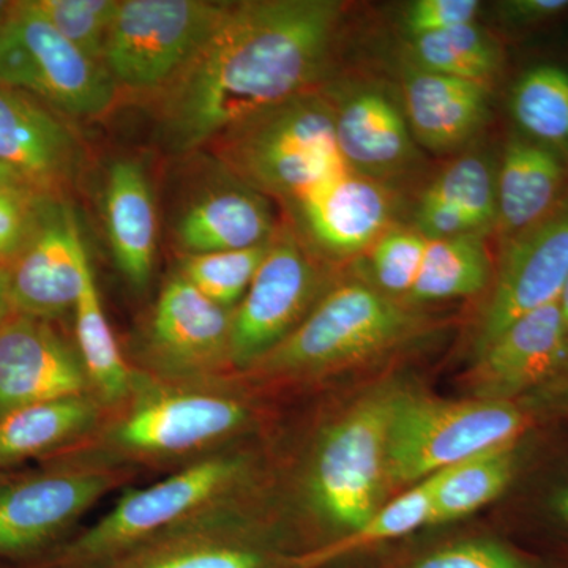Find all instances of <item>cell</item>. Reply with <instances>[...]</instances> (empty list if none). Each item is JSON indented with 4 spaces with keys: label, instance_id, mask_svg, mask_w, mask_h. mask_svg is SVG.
I'll use <instances>...</instances> for the list:
<instances>
[{
    "label": "cell",
    "instance_id": "d590c367",
    "mask_svg": "<svg viewBox=\"0 0 568 568\" xmlns=\"http://www.w3.org/2000/svg\"><path fill=\"white\" fill-rule=\"evenodd\" d=\"M480 10L477 0H417L407 7L405 29L409 39L474 24Z\"/></svg>",
    "mask_w": 568,
    "mask_h": 568
},
{
    "label": "cell",
    "instance_id": "4dcf8cb0",
    "mask_svg": "<svg viewBox=\"0 0 568 568\" xmlns=\"http://www.w3.org/2000/svg\"><path fill=\"white\" fill-rule=\"evenodd\" d=\"M422 196L457 209L480 234L495 227L496 173L485 156L470 153L454 160L429 183Z\"/></svg>",
    "mask_w": 568,
    "mask_h": 568
},
{
    "label": "cell",
    "instance_id": "7c38bea8",
    "mask_svg": "<svg viewBox=\"0 0 568 568\" xmlns=\"http://www.w3.org/2000/svg\"><path fill=\"white\" fill-rule=\"evenodd\" d=\"M568 278V194L545 219L504 242L480 317L476 355L518 321L559 301Z\"/></svg>",
    "mask_w": 568,
    "mask_h": 568
},
{
    "label": "cell",
    "instance_id": "f35d334b",
    "mask_svg": "<svg viewBox=\"0 0 568 568\" xmlns=\"http://www.w3.org/2000/svg\"><path fill=\"white\" fill-rule=\"evenodd\" d=\"M13 313L10 301V267L0 265V323Z\"/></svg>",
    "mask_w": 568,
    "mask_h": 568
},
{
    "label": "cell",
    "instance_id": "e575fe53",
    "mask_svg": "<svg viewBox=\"0 0 568 568\" xmlns=\"http://www.w3.org/2000/svg\"><path fill=\"white\" fill-rule=\"evenodd\" d=\"M51 197L32 186L0 192V265L10 267L28 246Z\"/></svg>",
    "mask_w": 568,
    "mask_h": 568
},
{
    "label": "cell",
    "instance_id": "ffe728a7",
    "mask_svg": "<svg viewBox=\"0 0 568 568\" xmlns=\"http://www.w3.org/2000/svg\"><path fill=\"white\" fill-rule=\"evenodd\" d=\"M405 118L433 152H452L476 136L488 114V88L407 65Z\"/></svg>",
    "mask_w": 568,
    "mask_h": 568
},
{
    "label": "cell",
    "instance_id": "2e32d148",
    "mask_svg": "<svg viewBox=\"0 0 568 568\" xmlns=\"http://www.w3.org/2000/svg\"><path fill=\"white\" fill-rule=\"evenodd\" d=\"M85 394L93 392L80 353L50 321L11 313L0 323V418Z\"/></svg>",
    "mask_w": 568,
    "mask_h": 568
},
{
    "label": "cell",
    "instance_id": "30bf717a",
    "mask_svg": "<svg viewBox=\"0 0 568 568\" xmlns=\"http://www.w3.org/2000/svg\"><path fill=\"white\" fill-rule=\"evenodd\" d=\"M31 476L0 481V559H22L58 548L73 526L134 474L69 459Z\"/></svg>",
    "mask_w": 568,
    "mask_h": 568
},
{
    "label": "cell",
    "instance_id": "74e56055",
    "mask_svg": "<svg viewBox=\"0 0 568 568\" xmlns=\"http://www.w3.org/2000/svg\"><path fill=\"white\" fill-rule=\"evenodd\" d=\"M499 9L507 21L529 26L559 17L568 10V0H508Z\"/></svg>",
    "mask_w": 568,
    "mask_h": 568
},
{
    "label": "cell",
    "instance_id": "d6986e66",
    "mask_svg": "<svg viewBox=\"0 0 568 568\" xmlns=\"http://www.w3.org/2000/svg\"><path fill=\"white\" fill-rule=\"evenodd\" d=\"M331 100L336 142L346 162L373 181L402 178L416 162L405 114L379 89L365 88Z\"/></svg>",
    "mask_w": 568,
    "mask_h": 568
},
{
    "label": "cell",
    "instance_id": "7402d4cb",
    "mask_svg": "<svg viewBox=\"0 0 568 568\" xmlns=\"http://www.w3.org/2000/svg\"><path fill=\"white\" fill-rule=\"evenodd\" d=\"M104 222L119 271L136 290L148 286L155 264V201L144 168L134 160H118L108 171Z\"/></svg>",
    "mask_w": 568,
    "mask_h": 568
},
{
    "label": "cell",
    "instance_id": "836d02e7",
    "mask_svg": "<svg viewBox=\"0 0 568 568\" xmlns=\"http://www.w3.org/2000/svg\"><path fill=\"white\" fill-rule=\"evenodd\" d=\"M426 239L416 227H388L368 248L375 286L388 297H407L424 263Z\"/></svg>",
    "mask_w": 568,
    "mask_h": 568
},
{
    "label": "cell",
    "instance_id": "cb8c5ba5",
    "mask_svg": "<svg viewBox=\"0 0 568 568\" xmlns=\"http://www.w3.org/2000/svg\"><path fill=\"white\" fill-rule=\"evenodd\" d=\"M108 407L93 394L65 396L0 418V467L31 458H55L102 425Z\"/></svg>",
    "mask_w": 568,
    "mask_h": 568
},
{
    "label": "cell",
    "instance_id": "277c9868",
    "mask_svg": "<svg viewBox=\"0 0 568 568\" xmlns=\"http://www.w3.org/2000/svg\"><path fill=\"white\" fill-rule=\"evenodd\" d=\"M252 459L231 447L179 467L145 488L123 493L91 528L70 537L40 568H91L179 523L245 493Z\"/></svg>",
    "mask_w": 568,
    "mask_h": 568
},
{
    "label": "cell",
    "instance_id": "8992f818",
    "mask_svg": "<svg viewBox=\"0 0 568 568\" xmlns=\"http://www.w3.org/2000/svg\"><path fill=\"white\" fill-rule=\"evenodd\" d=\"M526 426L511 402H447L399 392L388 429L387 484L422 481L485 452L515 446Z\"/></svg>",
    "mask_w": 568,
    "mask_h": 568
},
{
    "label": "cell",
    "instance_id": "52a82bcc",
    "mask_svg": "<svg viewBox=\"0 0 568 568\" xmlns=\"http://www.w3.org/2000/svg\"><path fill=\"white\" fill-rule=\"evenodd\" d=\"M398 388L381 387L325 428L306 467L304 488L317 517L351 532L379 508L387 485L388 429Z\"/></svg>",
    "mask_w": 568,
    "mask_h": 568
},
{
    "label": "cell",
    "instance_id": "ac0fdd59",
    "mask_svg": "<svg viewBox=\"0 0 568 568\" xmlns=\"http://www.w3.org/2000/svg\"><path fill=\"white\" fill-rule=\"evenodd\" d=\"M568 357V332L558 302L541 306L508 325L491 345L476 355L473 386L476 398L510 402L536 386Z\"/></svg>",
    "mask_w": 568,
    "mask_h": 568
},
{
    "label": "cell",
    "instance_id": "7bdbcfd3",
    "mask_svg": "<svg viewBox=\"0 0 568 568\" xmlns=\"http://www.w3.org/2000/svg\"><path fill=\"white\" fill-rule=\"evenodd\" d=\"M559 511L560 515H562L564 519H566V521L568 523V489L566 493H564L562 496H560Z\"/></svg>",
    "mask_w": 568,
    "mask_h": 568
},
{
    "label": "cell",
    "instance_id": "b9f144b4",
    "mask_svg": "<svg viewBox=\"0 0 568 568\" xmlns=\"http://www.w3.org/2000/svg\"><path fill=\"white\" fill-rule=\"evenodd\" d=\"M11 7H13V2H7V0H0V26L3 24V21L9 18Z\"/></svg>",
    "mask_w": 568,
    "mask_h": 568
},
{
    "label": "cell",
    "instance_id": "1f68e13d",
    "mask_svg": "<svg viewBox=\"0 0 568 568\" xmlns=\"http://www.w3.org/2000/svg\"><path fill=\"white\" fill-rule=\"evenodd\" d=\"M268 244L257 248L185 256L179 274L216 305L234 310L248 291Z\"/></svg>",
    "mask_w": 568,
    "mask_h": 568
},
{
    "label": "cell",
    "instance_id": "7a4b0ae2",
    "mask_svg": "<svg viewBox=\"0 0 568 568\" xmlns=\"http://www.w3.org/2000/svg\"><path fill=\"white\" fill-rule=\"evenodd\" d=\"M253 410L223 381L171 383L138 372L132 394L80 446L55 458L129 470L182 467L230 447ZM54 459V458H51Z\"/></svg>",
    "mask_w": 568,
    "mask_h": 568
},
{
    "label": "cell",
    "instance_id": "9c48e42d",
    "mask_svg": "<svg viewBox=\"0 0 568 568\" xmlns=\"http://www.w3.org/2000/svg\"><path fill=\"white\" fill-rule=\"evenodd\" d=\"M0 84L78 118L103 114L118 92L103 63L63 39L29 0L13 2L0 26Z\"/></svg>",
    "mask_w": 568,
    "mask_h": 568
},
{
    "label": "cell",
    "instance_id": "4316f807",
    "mask_svg": "<svg viewBox=\"0 0 568 568\" xmlns=\"http://www.w3.org/2000/svg\"><path fill=\"white\" fill-rule=\"evenodd\" d=\"M517 470L515 446L485 452L433 474L432 526L474 514L506 491Z\"/></svg>",
    "mask_w": 568,
    "mask_h": 568
},
{
    "label": "cell",
    "instance_id": "8d00e7d4",
    "mask_svg": "<svg viewBox=\"0 0 568 568\" xmlns=\"http://www.w3.org/2000/svg\"><path fill=\"white\" fill-rule=\"evenodd\" d=\"M414 568H532L510 549L493 541H469L440 549Z\"/></svg>",
    "mask_w": 568,
    "mask_h": 568
},
{
    "label": "cell",
    "instance_id": "44dd1931",
    "mask_svg": "<svg viewBox=\"0 0 568 568\" xmlns=\"http://www.w3.org/2000/svg\"><path fill=\"white\" fill-rule=\"evenodd\" d=\"M276 233L274 212L264 194L239 182L220 186L186 207L175 226L185 256L257 248Z\"/></svg>",
    "mask_w": 568,
    "mask_h": 568
},
{
    "label": "cell",
    "instance_id": "83f0119b",
    "mask_svg": "<svg viewBox=\"0 0 568 568\" xmlns=\"http://www.w3.org/2000/svg\"><path fill=\"white\" fill-rule=\"evenodd\" d=\"M406 55L407 65L485 88L500 67L499 47L476 22L409 39Z\"/></svg>",
    "mask_w": 568,
    "mask_h": 568
},
{
    "label": "cell",
    "instance_id": "60d3db41",
    "mask_svg": "<svg viewBox=\"0 0 568 568\" xmlns=\"http://www.w3.org/2000/svg\"><path fill=\"white\" fill-rule=\"evenodd\" d=\"M558 304L560 308V315H562L564 324H566L568 332V278L566 286H564L562 293L559 295Z\"/></svg>",
    "mask_w": 568,
    "mask_h": 568
},
{
    "label": "cell",
    "instance_id": "5bb4252c",
    "mask_svg": "<svg viewBox=\"0 0 568 568\" xmlns=\"http://www.w3.org/2000/svg\"><path fill=\"white\" fill-rule=\"evenodd\" d=\"M244 493L163 530L91 568H297L250 534Z\"/></svg>",
    "mask_w": 568,
    "mask_h": 568
},
{
    "label": "cell",
    "instance_id": "8fae6325",
    "mask_svg": "<svg viewBox=\"0 0 568 568\" xmlns=\"http://www.w3.org/2000/svg\"><path fill=\"white\" fill-rule=\"evenodd\" d=\"M316 254L293 227L276 230L248 291L233 310L230 361L244 372L283 342L315 306Z\"/></svg>",
    "mask_w": 568,
    "mask_h": 568
},
{
    "label": "cell",
    "instance_id": "4fadbf2b",
    "mask_svg": "<svg viewBox=\"0 0 568 568\" xmlns=\"http://www.w3.org/2000/svg\"><path fill=\"white\" fill-rule=\"evenodd\" d=\"M233 310L216 305L181 274L156 301L148 335L149 375L171 383H209L231 366Z\"/></svg>",
    "mask_w": 568,
    "mask_h": 568
},
{
    "label": "cell",
    "instance_id": "5b68a950",
    "mask_svg": "<svg viewBox=\"0 0 568 568\" xmlns=\"http://www.w3.org/2000/svg\"><path fill=\"white\" fill-rule=\"evenodd\" d=\"M424 321L365 283L332 287L280 345L244 373L260 377L315 375L365 361L417 335Z\"/></svg>",
    "mask_w": 568,
    "mask_h": 568
},
{
    "label": "cell",
    "instance_id": "d4e9b609",
    "mask_svg": "<svg viewBox=\"0 0 568 568\" xmlns=\"http://www.w3.org/2000/svg\"><path fill=\"white\" fill-rule=\"evenodd\" d=\"M73 312L77 349L88 373L93 395L108 409H112L132 394L138 372L126 364L112 334L91 261L84 265L81 293Z\"/></svg>",
    "mask_w": 568,
    "mask_h": 568
},
{
    "label": "cell",
    "instance_id": "ab89813d",
    "mask_svg": "<svg viewBox=\"0 0 568 568\" xmlns=\"http://www.w3.org/2000/svg\"><path fill=\"white\" fill-rule=\"evenodd\" d=\"M21 186L32 185H29L28 181H26V179L22 178V175L18 174L17 171L13 170V168L0 163V192H6V190L11 189H21Z\"/></svg>",
    "mask_w": 568,
    "mask_h": 568
},
{
    "label": "cell",
    "instance_id": "603a6c76",
    "mask_svg": "<svg viewBox=\"0 0 568 568\" xmlns=\"http://www.w3.org/2000/svg\"><path fill=\"white\" fill-rule=\"evenodd\" d=\"M566 166L558 153L515 136L496 173V223L503 241L540 222L562 200Z\"/></svg>",
    "mask_w": 568,
    "mask_h": 568
},
{
    "label": "cell",
    "instance_id": "6da1fadb",
    "mask_svg": "<svg viewBox=\"0 0 568 568\" xmlns=\"http://www.w3.org/2000/svg\"><path fill=\"white\" fill-rule=\"evenodd\" d=\"M335 0L227 2L211 37L162 89L160 136L186 153L315 91L342 28Z\"/></svg>",
    "mask_w": 568,
    "mask_h": 568
},
{
    "label": "cell",
    "instance_id": "ba28073f",
    "mask_svg": "<svg viewBox=\"0 0 568 568\" xmlns=\"http://www.w3.org/2000/svg\"><path fill=\"white\" fill-rule=\"evenodd\" d=\"M227 2L121 0L103 51L115 88L159 93L192 61Z\"/></svg>",
    "mask_w": 568,
    "mask_h": 568
},
{
    "label": "cell",
    "instance_id": "d6a6232c",
    "mask_svg": "<svg viewBox=\"0 0 568 568\" xmlns=\"http://www.w3.org/2000/svg\"><path fill=\"white\" fill-rule=\"evenodd\" d=\"M52 28L93 61L103 63L104 44L121 0H29Z\"/></svg>",
    "mask_w": 568,
    "mask_h": 568
},
{
    "label": "cell",
    "instance_id": "f546056e",
    "mask_svg": "<svg viewBox=\"0 0 568 568\" xmlns=\"http://www.w3.org/2000/svg\"><path fill=\"white\" fill-rule=\"evenodd\" d=\"M511 114L529 140L568 159V73L555 65L526 71L515 84Z\"/></svg>",
    "mask_w": 568,
    "mask_h": 568
},
{
    "label": "cell",
    "instance_id": "484cf974",
    "mask_svg": "<svg viewBox=\"0 0 568 568\" xmlns=\"http://www.w3.org/2000/svg\"><path fill=\"white\" fill-rule=\"evenodd\" d=\"M491 261L481 235L426 242L417 282L405 301L420 305L470 297L487 287Z\"/></svg>",
    "mask_w": 568,
    "mask_h": 568
},
{
    "label": "cell",
    "instance_id": "e0dca14e",
    "mask_svg": "<svg viewBox=\"0 0 568 568\" xmlns=\"http://www.w3.org/2000/svg\"><path fill=\"white\" fill-rule=\"evenodd\" d=\"M73 130L47 103L0 84V163L40 192L59 197L80 170Z\"/></svg>",
    "mask_w": 568,
    "mask_h": 568
},
{
    "label": "cell",
    "instance_id": "f1b7e54d",
    "mask_svg": "<svg viewBox=\"0 0 568 568\" xmlns=\"http://www.w3.org/2000/svg\"><path fill=\"white\" fill-rule=\"evenodd\" d=\"M433 478L418 481L386 506L377 508L364 525L331 544L297 556V568H317L383 541L406 536L422 526H432Z\"/></svg>",
    "mask_w": 568,
    "mask_h": 568
},
{
    "label": "cell",
    "instance_id": "3957f363",
    "mask_svg": "<svg viewBox=\"0 0 568 568\" xmlns=\"http://www.w3.org/2000/svg\"><path fill=\"white\" fill-rule=\"evenodd\" d=\"M212 145L235 181L282 201L293 216L364 175L339 151L331 100L316 91L254 115Z\"/></svg>",
    "mask_w": 568,
    "mask_h": 568
},
{
    "label": "cell",
    "instance_id": "9a60e30c",
    "mask_svg": "<svg viewBox=\"0 0 568 568\" xmlns=\"http://www.w3.org/2000/svg\"><path fill=\"white\" fill-rule=\"evenodd\" d=\"M88 261L77 216L61 197H51L31 242L10 265L13 313L61 320L77 305Z\"/></svg>",
    "mask_w": 568,
    "mask_h": 568
}]
</instances>
